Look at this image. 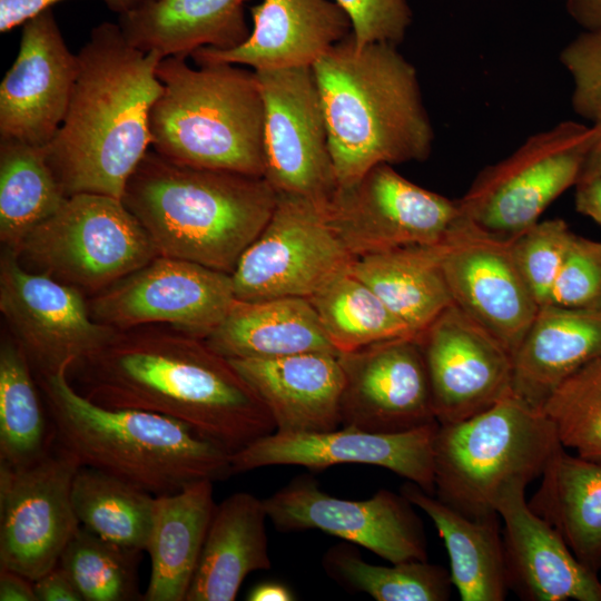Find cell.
Segmentation results:
<instances>
[{"label":"cell","mask_w":601,"mask_h":601,"mask_svg":"<svg viewBox=\"0 0 601 601\" xmlns=\"http://www.w3.org/2000/svg\"><path fill=\"white\" fill-rule=\"evenodd\" d=\"M67 374L100 406L171 417L231 454L276 431L265 404L227 358L171 327L117 329Z\"/></svg>","instance_id":"cell-1"},{"label":"cell","mask_w":601,"mask_h":601,"mask_svg":"<svg viewBox=\"0 0 601 601\" xmlns=\"http://www.w3.org/2000/svg\"><path fill=\"white\" fill-rule=\"evenodd\" d=\"M78 76L65 119L45 147L63 193L122 198L151 146L150 111L161 93L162 57L134 47L118 23L102 22L77 53Z\"/></svg>","instance_id":"cell-2"},{"label":"cell","mask_w":601,"mask_h":601,"mask_svg":"<svg viewBox=\"0 0 601 601\" xmlns=\"http://www.w3.org/2000/svg\"><path fill=\"white\" fill-rule=\"evenodd\" d=\"M338 187L381 164L423 161L434 134L415 67L388 43L351 35L313 65Z\"/></svg>","instance_id":"cell-3"},{"label":"cell","mask_w":601,"mask_h":601,"mask_svg":"<svg viewBox=\"0 0 601 601\" xmlns=\"http://www.w3.org/2000/svg\"><path fill=\"white\" fill-rule=\"evenodd\" d=\"M158 254L233 274L277 200L264 177L196 168L147 151L121 198Z\"/></svg>","instance_id":"cell-4"},{"label":"cell","mask_w":601,"mask_h":601,"mask_svg":"<svg viewBox=\"0 0 601 601\" xmlns=\"http://www.w3.org/2000/svg\"><path fill=\"white\" fill-rule=\"evenodd\" d=\"M69 359L37 374L55 439L78 460L158 496L233 474L231 453L171 417L100 406L68 378Z\"/></svg>","instance_id":"cell-5"},{"label":"cell","mask_w":601,"mask_h":601,"mask_svg":"<svg viewBox=\"0 0 601 601\" xmlns=\"http://www.w3.org/2000/svg\"><path fill=\"white\" fill-rule=\"evenodd\" d=\"M197 66L183 56L158 63L154 151L190 167L264 177V101L255 72L226 62Z\"/></svg>","instance_id":"cell-6"},{"label":"cell","mask_w":601,"mask_h":601,"mask_svg":"<svg viewBox=\"0 0 601 601\" xmlns=\"http://www.w3.org/2000/svg\"><path fill=\"white\" fill-rule=\"evenodd\" d=\"M560 445L543 411L512 393L472 417L439 424L434 495L472 519L497 513L501 494L540 477Z\"/></svg>","instance_id":"cell-7"},{"label":"cell","mask_w":601,"mask_h":601,"mask_svg":"<svg viewBox=\"0 0 601 601\" xmlns=\"http://www.w3.org/2000/svg\"><path fill=\"white\" fill-rule=\"evenodd\" d=\"M14 254L20 263L32 265L35 273L90 297L159 255L122 200L99 194L69 196Z\"/></svg>","instance_id":"cell-8"},{"label":"cell","mask_w":601,"mask_h":601,"mask_svg":"<svg viewBox=\"0 0 601 601\" xmlns=\"http://www.w3.org/2000/svg\"><path fill=\"white\" fill-rule=\"evenodd\" d=\"M593 126L565 120L530 136L506 158L485 167L459 199L461 211L480 227L516 235L581 175Z\"/></svg>","instance_id":"cell-9"},{"label":"cell","mask_w":601,"mask_h":601,"mask_svg":"<svg viewBox=\"0 0 601 601\" xmlns=\"http://www.w3.org/2000/svg\"><path fill=\"white\" fill-rule=\"evenodd\" d=\"M353 259L328 220L326 204L277 193L267 224L231 274L235 298H307Z\"/></svg>","instance_id":"cell-10"},{"label":"cell","mask_w":601,"mask_h":601,"mask_svg":"<svg viewBox=\"0 0 601 601\" xmlns=\"http://www.w3.org/2000/svg\"><path fill=\"white\" fill-rule=\"evenodd\" d=\"M80 466L55 435L33 463L0 464V568L36 581L58 565L80 526L71 501Z\"/></svg>","instance_id":"cell-11"},{"label":"cell","mask_w":601,"mask_h":601,"mask_svg":"<svg viewBox=\"0 0 601 601\" xmlns=\"http://www.w3.org/2000/svg\"><path fill=\"white\" fill-rule=\"evenodd\" d=\"M231 275L158 255L148 264L91 296V317L115 329L165 324L206 339L235 302Z\"/></svg>","instance_id":"cell-12"},{"label":"cell","mask_w":601,"mask_h":601,"mask_svg":"<svg viewBox=\"0 0 601 601\" xmlns=\"http://www.w3.org/2000/svg\"><path fill=\"white\" fill-rule=\"evenodd\" d=\"M328 220L353 258L411 245L440 243L461 214L459 200L425 189L392 165L371 168L338 187L326 203Z\"/></svg>","instance_id":"cell-13"},{"label":"cell","mask_w":601,"mask_h":601,"mask_svg":"<svg viewBox=\"0 0 601 601\" xmlns=\"http://www.w3.org/2000/svg\"><path fill=\"white\" fill-rule=\"evenodd\" d=\"M264 101V178L326 204L338 188L312 67L254 71Z\"/></svg>","instance_id":"cell-14"},{"label":"cell","mask_w":601,"mask_h":601,"mask_svg":"<svg viewBox=\"0 0 601 601\" xmlns=\"http://www.w3.org/2000/svg\"><path fill=\"white\" fill-rule=\"evenodd\" d=\"M441 266L453 303L513 356L540 305L515 263L511 236L461 211L441 242Z\"/></svg>","instance_id":"cell-15"},{"label":"cell","mask_w":601,"mask_h":601,"mask_svg":"<svg viewBox=\"0 0 601 601\" xmlns=\"http://www.w3.org/2000/svg\"><path fill=\"white\" fill-rule=\"evenodd\" d=\"M279 532L319 530L398 563L427 560V541L413 503L380 490L366 500L329 495L311 475H300L263 499Z\"/></svg>","instance_id":"cell-16"},{"label":"cell","mask_w":601,"mask_h":601,"mask_svg":"<svg viewBox=\"0 0 601 601\" xmlns=\"http://www.w3.org/2000/svg\"><path fill=\"white\" fill-rule=\"evenodd\" d=\"M0 311L37 374L90 354L117 331L91 317L83 294L24 268L7 248L0 259Z\"/></svg>","instance_id":"cell-17"},{"label":"cell","mask_w":601,"mask_h":601,"mask_svg":"<svg viewBox=\"0 0 601 601\" xmlns=\"http://www.w3.org/2000/svg\"><path fill=\"white\" fill-rule=\"evenodd\" d=\"M416 339L439 424L472 417L513 393L512 354L455 304Z\"/></svg>","instance_id":"cell-18"},{"label":"cell","mask_w":601,"mask_h":601,"mask_svg":"<svg viewBox=\"0 0 601 601\" xmlns=\"http://www.w3.org/2000/svg\"><path fill=\"white\" fill-rule=\"evenodd\" d=\"M439 423L400 433L341 426L326 432L274 433L230 455L233 473L270 465L322 471L337 464H368L415 483L434 495V440Z\"/></svg>","instance_id":"cell-19"},{"label":"cell","mask_w":601,"mask_h":601,"mask_svg":"<svg viewBox=\"0 0 601 601\" xmlns=\"http://www.w3.org/2000/svg\"><path fill=\"white\" fill-rule=\"evenodd\" d=\"M338 359L344 374L341 426L400 433L439 423L416 336L339 353Z\"/></svg>","instance_id":"cell-20"},{"label":"cell","mask_w":601,"mask_h":601,"mask_svg":"<svg viewBox=\"0 0 601 601\" xmlns=\"http://www.w3.org/2000/svg\"><path fill=\"white\" fill-rule=\"evenodd\" d=\"M78 69L51 9L26 21L0 83V139L46 147L65 119Z\"/></svg>","instance_id":"cell-21"},{"label":"cell","mask_w":601,"mask_h":601,"mask_svg":"<svg viewBox=\"0 0 601 601\" xmlns=\"http://www.w3.org/2000/svg\"><path fill=\"white\" fill-rule=\"evenodd\" d=\"M525 484L500 496L506 583L526 601H601V581L572 553L562 536L525 501Z\"/></svg>","instance_id":"cell-22"},{"label":"cell","mask_w":601,"mask_h":601,"mask_svg":"<svg viewBox=\"0 0 601 601\" xmlns=\"http://www.w3.org/2000/svg\"><path fill=\"white\" fill-rule=\"evenodd\" d=\"M248 38L229 49L204 47L196 63L226 62L253 71L313 67L352 32L351 21L333 0H262L250 8Z\"/></svg>","instance_id":"cell-23"},{"label":"cell","mask_w":601,"mask_h":601,"mask_svg":"<svg viewBox=\"0 0 601 601\" xmlns=\"http://www.w3.org/2000/svg\"><path fill=\"white\" fill-rule=\"evenodd\" d=\"M269 411L282 433L341 427L344 374L337 353L228 359Z\"/></svg>","instance_id":"cell-24"},{"label":"cell","mask_w":601,"mask_h":601,"mask_svg":"<svg viewBox=\"0 0 601 601\" xmlns=\"http://www.w3.org/2000/svg\"><path fill=\"white\" fill-rule=\"evenodd\" d=\"M599 357L601 305H543L513 355V394L541 410L564 380Z\"/></svg>","instance_id":"cell-25"},{"label":"cell","mask_w":601,"mask_h":601,"mask_svg":"<svg viewBox=\"0 0 601 601\" xmlns=\"http://www.w3.org/2000/svg\"><path fill=\"white\" fill-rule=\"evenodd\" d=\"M245 1L140 0L118 14V24L141 51L187 57L204 47L229 49L243 43L250 32Z\"/></svg>","instance_id":"cell-26"},{"label":"cell","mask_w":601,"mask_h":601,"mask_svg":"<svg viewBox=\"0 0 601 601\" xmlns=\"http://www.w3.org/2000/svg\"><path fill=\"white\" fill-rule=\"evenodd\" d=\"M263 499L237 492L216 505L185 601H233L244 579L272 566Z\"/></svg>","instance_id":"cell-27"},{"label":"cell","mask_w":601,"mask_h":601,"mask_svg":"<svg viewBox=\"0 0 601 601\" xmlns=\"http://www.w3.org/2000/svg\"><path fill=\"white\" fill-rule=\"evenodd\" d=\"M204 341L227 359L337 353L306 297L235 299L221 323Z\"/></svg>","instance_id":"cell-28"},{"label":"cell","mask_w":601,"mask_h":601,"mask_svg":"<svg viewBox=\"0 0 601 601\" xmlns=\"http://www.w3.org/2000/svg\"><path fill=\"white\" fill-rule=\"evenodd\" d=\"M213 483L201 480L156 496L145 550L151 574L142 600L185 601L216 509Z\"/></svg>","instance_id":"cell-29"},{"label":"cell","mask_w":601,"mask_h":601,"mask_svg":"<svg viewBox=\"0 0 601 601\" xmlns=\"http://www.w3.org/2000/svg\"><path fill=\"white\" fill-rule=\"evenodd\" d=\"M424 511L444 541L450 575L463 601H502L509 591L499 513L472 519L407 481L401 487Z\"/></svg>","instance_id":"cell-30"},{"label":"cell","mask_w":601,"mask_h":601,"mask_svg":"<svg viewBox=\"0 0 601 601\" xmlns=\"http://www.w3.org/2000/svg\"><path fill=\"white\" fill-rule=\"evenodd\" d=\"M531 510L562 536L577 559L601 570V460L571 455L560 445L548 462Z\"/></svg>","instance_id":"cell-31"},{"label":"cell","mask_w":601,"mask_h":601,"mask_svg":"<svg viewBox=\"0 0 601 601\" xmlns=\"http://www.w3.org/2000/svg\"><path fill=\"white\" fill-rule=\"evenodd\" d=\"M441 242L368 254L349 265L415 335L454 304L441 266Z\"/></svg>","instance_id":"cell-32"},{"label":"cell","mask_w":601,"mask_h":601,"mask_svg":"<svg viewBox=\"0 0 601 601\" xmlns=\"http://www.w3.org/2000/svg\"><path fill=\"white\" fill-rule=\"evenodd\" d=\"M45 147L0 139V239L16 253L66 201Z\"/></svg>","instance_id":"cell-33"},{"label":"cell","mask_w":601,"mask_h":601,"mask_svg":"<svg viewBox=\"0 0 601 601\" xmlns=\"http://www.w3.org/2000/svg\"><path fill=\"white\" fill-rule=\"evenodd\" d=\"M307 299L338 354L383 341L416 336L352 273L349 266L336 273Z\"/></svg>","instance_id":"cell-34"},{"label":"cell","mask_w":601,"mask_h":601,"mask_svg":"<svg viewBox=\"0 0 601 601\" xmlns=\"http://www.w3.org/2000/svg\"><path fill=\"white\" fill-rule=\"evenodd\" d=\"M71 501L82 526L118 545L146 550L155 495L109 473L80 466L72 482Z\"/></svg>","instance_id":"cell-35"},{"label":"cell","mask_w":601,"mask_h":601,"mask_svg":"<svg viewBox=\"0 0 601 601\" xmlns=\"http://www.w3.org/2000/svg\"><path fill=\"white\" fill-rule=\"evenodd\" d=\"M31 363L14 338L0 346V464L29 465L40 459L53 441L40 402Z\"/></svg>","instance_id":"cell-36"},{"label":"cell","mask_w":601,"mask_h":601,"mask_svg":"<svg viewBox=\"0 0 601 601\" xmlns=\"http://www.w3.org/2000/svg\"><path fill=\"white\" fill-rule=\"evenodd\" d=\"M325 573L351 592L377 601H446L451 597L450 571L427 560L375 565L363 560L355 544L331 546L322 558Z\"/></svg>","instance_id":"cell-37"},{"label":"cell","mask_w":601,"mask_h":601,"mask_svg":"<svg viewBox=\"0 0 601 601\" xmlns=\"http://www.w3.org/2000/svg\"><path fill=\"white\" fill-rule=\"evenodd\" d=\"M140 555L141 551L109 542L80 524L58 565L85 601L142 600L138 587Z\"/></svg>","instance_id":"cell-38"},{"label":"cell","mask_w":601,"mask_h":601,"mask_svg":"<svg viewBox=\"0 0 601 601\" xmlns=\"http://www.w3.org/2000/svg\"><path fill=\"white\" fill-rule=\"evenodd\" d=\"M541 410L565 449L601 460V357L564 380Z\"/></svg>","instance_id":"cell-39"},{"label":"cell","mask_w":601,"mask_h":601,"mask_svg":"<svg viewBox=\"0 0 601 601\" xmlns=\"http://www.w3.org/2000/svg\"><path fill=\"white\" fill-rule=\"evenodd\" d=\"M574 235L563 219L555 218L511 236L515 263L540 307L549 304Z\"/></svg>","instance_id":"cell-40"},{"label":"cell","mask_w":601,"mask_h":601,"mask_svg":"<svg viewBox=\"0 0 601 601\" xmlns=\"http://www.w3.org/2000/svg\"><path fill=\"white\" fill-rule=\"evenodd\" d=\"M549 304L563 307L601 305V242L574 235Z\"/></svg>","instance_id":"cell-41"},{"label":"cell","mask_w":601,"mask_h":601,"mask_svg":"<svg viewBox=\"0 0 601 601\" xmlns=\"http://www.w3.org/2000/svg\"><path fill=\"white\" fill-rule=\"evenodd\" d=\"M560 61L573 81L574 111L593 124L601 122V28L572 40L561 51Z\"/></svg>","instance_id":"cell-42"},{"label":"cell","mask_w":601,"mask_h":601,"mask_svg":"<svg viewBox=\"0 0 601 601\" xmlns=\"http://www.w3.org/2000/svg\"><path fill=\"white\" fill-rule=\"evenodd\" d=\"M347 14L356 46L388 43L397 46L412 21L406 0H333Z\"/></svg>","instance_id":"cell-43"},{"label":"cell","mask_w":601,"mask_h":601,"mask_svg":"<svg viewBox=\"0 0 601 601\" xmlns=\"http://www.w3.org/2000/svg\"><path fill=\"white\" fill-rule=\"evenodd\" d=\"M65 0H0V32L22 26L45 10ZM109 9L121 14L134 7L140 0H102Z\"/></svg>","instance_id":"cell-44"},{"label":"cell","mask_w":601,"mask_h":601,"mask_svg":"<svg viewBox=\"0 0 601 601\" xmlns=\"http://www.w3.org/2000/svg\"><path fill=\"white\" fill-rule=\"evenodd\" d=\"M38 601H83L79 590L59 565L33 581Z\"/></svg>","instance_id":"cell-45"},{"label":"cell","mask_w":601,"mask_h":601,"mask_svg":"<svg viewBox=\"0 0 601 601\" xmlns=\"http://www.w3.org/2000/svg\"><path fill=\"white\" fill-rule=\"evenodd\" d=\"M575 208L601 226V176L583 177L577 181Z\"/></svg>","instance_id":"cell-46"},{"label":"cell","mask_w":601,"mask_h":601,"mask_svg":"<svg viewBox=\"0 0 601 601\" xmlns=\"http://www.w3.org/2000/svg\"><path fill=\"white\" fill-rule=\"evenodd\" d=\"M0 600L38 601L33 581L16 571L0 568Z\"/></svg>","instance_id":"cell-47"},{"label":"cell","mask_w":601,"mask_h":601,"mask_svg":"<svg viewBox=\"0 0 601 601\" xmlns=\"http://www.w3.org/2000/svg\"><path fill=\"white\" fill-rule=\"evenodd\" d=\"M570 13L588 30L601 28V0H569Z\"/></svg>","instance_id":"cell-48"},{"label":"cell","mask_w":601,"mask_h":601,"mask_svg":"<svg viewBox=\"0 0 601 601\" xmlns=\"http://www.w3.org/2000/svg\"><path fill=\"white\" fill-rule=\"evenodd\" d=\"M248 601H292L293 592L279 582H262L255 585L247 595Z\"/></svg>","instance_id":"cell-49"},{"label":"cell","mask_w":601,"mask_h":601,"mask_svg":"<svg viewBox=\"0 0 601 601\" xmlns=\"http://www.w3.org/2000/svg\"><path fill=\"white\" fill-rule=\"evenodd\" d=\"M594 136L579 177L601 176V122L592 124Z\"/></svg>","instance_id":"cell-50"}]
</instances>
